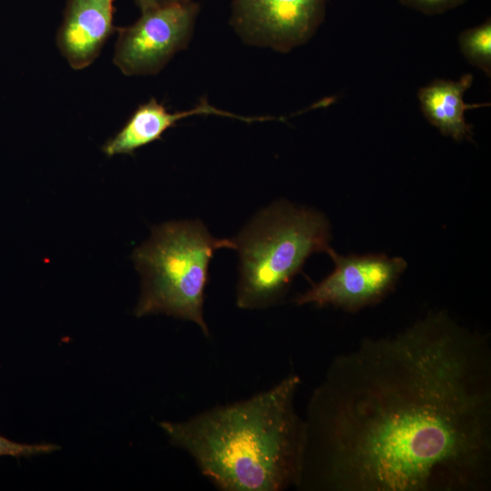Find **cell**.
<instances>
[{
  "label": "cell",
  "mask_w": 491,
  "mask_h": 491,
  "mask_svg": "<svg viewBox=\"0 0 491 491\" xmlns=\"http://www.w3.org/2000/svg\"><path fill=\"white\" fill-rule=\"evenodd\" d=\"M459 48L473 65L491 75V21L463 31L458 37Z\"/></svg>",
  "instance_id": "11"
},
{
  "label": "cell",
  "mask_w": 491,
  "mask_h": 491,
  "mask_svg": "<svg viewBox=\"0 0 491 491\" xmlns=\"http://www.w3.org/2000/svg\"><path fill=\"white\" fill-rule=\"evenodd\" d=\"M182 1L185 0H134L141 11Z\"/></svg>",
  "instance_id": "14"
},
{
  "label": "cell",
  "mask_w": 491,
  "mask_h": 491,
  "mask_svg": "<svg viewBox=\"0 0 491 491\" xmlns=\"http://www.w3.org/2000/svg\"><path fill=\"white\" fill-rule=\"evenodd\" d=\"M235 249L234 239L213 236L200 220L170 221L152 229L133 254L141 276L136 316L163 314L195 324L210 336L204 316L209 265L215 252Z\"/></svg>",
  "instance_id": "4"
},
{
  "label": "cell",
  "mask_w": 491,
  "mask_h": 491,
  "mask_svg": "<svg viewBox=\"0 0 491 491\" xmlns=\"http://www.w3.org/2000/svg\"><path fill=\"white\" fill-rule=\"evenodd\" d=\"M198 12L193 0L142 10L134 24L116 29L114 64L129 76L157 74L187 46Z\"/></svg>",
  "instance_id": "5"
},
{
  "label": "cell",
  "mask_w": 491,
  "mask_h": 491,
  "mask_svg": "<svg viewBox=\"0 0 491 491\" xmlns=\"http://www.w3.org/2000/svg\"><path fill=\"white\" fill-rule=\"evenodd\" d=\"M326 0H234L231 24L248 43L288 52L322 23Z\"/></svg>",
  "instance_id": "7"
},
{
  "label": "cell",
  "mask_w": 491,
  "mask_h": 491,
  "mask_svg": "<svg viewBox=\"0 0 491 491\" xmlns=\"http://www.w3.org/2000/svg\"><path fill=\"white\" fill-rule=\"evenodd\" d=\"M58 447L52 444L25 445L0 436V456H28L49 453Z\"/></svg>",
  "instance_id": "12"
},
{
  "label": "cell",
  "mask_w": 491,
  "mask_h": 491,
  "mask_svg": "<svg viewBox=\"0 0 491 491\" xmlns=\"http://www.w3.org/2000/svg\"><path fill=\"white\" fill-rule=\"evenodd\" d=\"M473 75L466 74L458 81L436 79L419 89L417 97L424 116L444 136L459 142L472 136V125L465 117L467 109L485 105L466 104L464 95L473 83Z\"/></svg>",
  "instance_id": "10"
},
{
  "label": "cell",
  "mask_w": 491,
  "mask_h": 491,
  "mask_svg": "<svg viewBox=\"0 0 491 491\" xmlns=\"http://www.w3.org/2000/svg\"><path fill=\"white\" fill-rule=\"evenodd\" d=\"M326 253L334 262V270L298 295L294 299L297 306H331L357 312L389 295L407 266L404 258L384 254L341 256L331 247Z\"/></svg>",
  "instance_id": "6"
},
{
  "label": "cell",
  "mask_w": 491,
  "mask_h": 491,
  "mask_svg": "<svg viewBox=\"0 0 491 491\" xmlns=\"http://www.w3.org/2000/svg\"><path fill=\"white\" fill-rule=\"evenodd\" d=\"M403 5L426 15H436L453 9L466 0H399Z\"/></svg>",
  "instance_id": "13"
},
{
  "label": "cell",
  "mask_w": 491,
  "mask_h": 491,
  "mask_svg": "<svg viewBox=\"0 0 491 491\" xmlns=\"http://www.w3.org/2000/svg\"><path fill=\"white\" fill-rule=\"evenodd\" d=\"M233 239L239 257L236 306L258 310L282 301L311 255L326 253L331 227L322 213L281 200L259 211Z\"/></svg>",
  "instance_id": "3"
},
{
  "label": "cell",
  "mask_w": 491,
  "mask_h": 491,
  "mask_svg": "<svg viewBox=\"0 0 491 491\" xmlns=\"http://www.w3.org/2000/svg\"><path fill=\"white\" fill-rule=\"evenodd\" d=\"M199 115L235 117L246 122L263 120V117H246L220 110L205 98L192 109L177 112H169L163 104L151 98L135 109L125 125L103 145L102 151L107 156L133 155L138 148L159 140L177 122Z\"/></svg>",
  "instance_id": "9"
},
{
  "label": "cell",
  "mask_w": 491,
  "mask_h": 491,
  "mask_svg": "<svg viewBox=\"0 0 491 491\" xmlns=\"http://www.w3.org/2000/svg\"><path fill=\"white\" fill-rule=\"evenodd\" d=\"M297 489L488 491L491 346L431 313L336 356L306 407Z\"/></svg>",
  "instance_id": "1"
},
{
  "label": "cell",
  "mask_w": 491,
  "mask_h": 491,
  "mask_svg": "<svg viewBox=\"0 0 491 491\" xmlns=\"http://www.w3.org/2000/svg\"><path fill=\"white\" fill-rule=\"evenodd\" d=\"M300 385V376L290 374L246 399L159 426L222 491L296 488L305 446V422L296 407Z\"/></svg>",
  "instance_id": "2"
},
{
  "label": "cell",
  "mask_w": 491,
  "mask_h": 491,
  "mask_svg": "<svg viewBox=\"0 0 491 491\" xmlns=\"http://www.w3.org/2000/svg\"><path fill=\"white\" fill-rule=\"evenodd\" d=\"M115 0H68L56 44L75 70L89 66L117 29L114 25Z\"/></svg>",
  "instance_id": "8"
}]
</instances>
